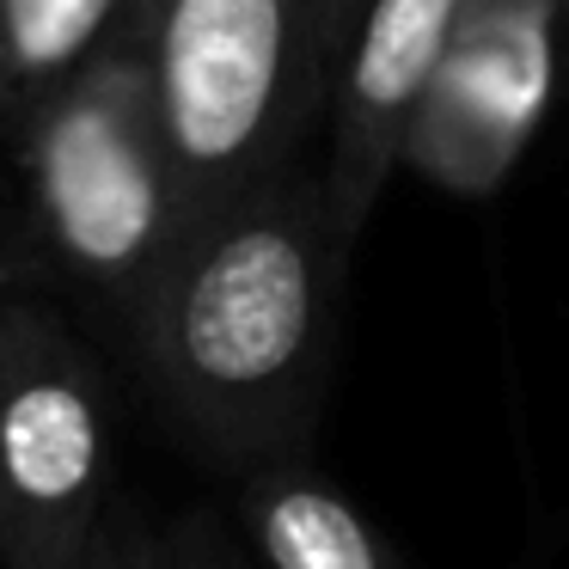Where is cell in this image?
Masks as SVG:
<instances>
[{
    "mask_svg": "<svg viewBox=\"0 0 569 569\" xmlns=\"http://www.w3.org/2000/svg\"><path fill=\"white\" fill-rule=\"evenodd\" d=\"M349 246L325 184L288 172L184 227L129 337L190 447L246 478L300 453L325 392Z\"/></svg>",
    "mask_w": 569,
    "mask_h": 569,
    "instance_id": "1",
    "label": "cell"
},
{
    "mask_svg": "<svg viewBox=\"0 0 569 569\" xmlns=\"http://www.w3.org/2000/svg\"><path fill=\"white\" fill-rule=\"evenodd\" d=\"M13 136L31 227L50 263L129 325L160 263L184 239L172 148L129 7L111 38L19 117Z\"/></svg>",
    "mask_w": 569,
    "mask_h": 569,
    "instance_id": "2",
    "label": "cell"
},
{
    "mask_svg": "<svg viewBox=\"0 0 569 569\" xmlns=\"http://www.w3.org/2000/svg\"><path fill=\"white\" fill-rule=\"evenodd\" d=\"M148 50L184 227L288 172V148L331 87L300 0H129Z\"/></svg>",
    "mask_w": 569,
    "mask_h": 569,
    "instance_id": "3",
    "label": "cell"
},
{
    "mask_svg": "<svg viewBox=\"0 0 569 569\" xmlns=\"http://www.w3.org/2000/svg\"><path fill=\"white\" fill-rule=\"evenodd\" d=\"M117 515L99 361L62 312L0 295V569H87Z\"/></svg>",
    "mask_w": 569,
    "mask_h": 569,
    "instance_id": "4",
    "label": "cell"
},
{
    "mask_svg": "<svg viewBox=\"0 0 569 569\" xmlns=\"http://www.w3.org/2000/svg\"><path fill=\"white\" fill-rule=\"evenodd\" d=\"M557 7L563 0H466L398 166L453 197H490L551 104Z\"/></svg>",
    "mask_w": 569,
    "mask_h": 569,
    "instance_id": "5",
    "label": "cell"
},
{
    "mask_svg": "<svg viewBox=\"0 0 569 569\" xmlns=\"http://www.w3.org/2000/svg\"><path fill=\"white\" fill-rule=\"evenodd\" d=\"M466 0H373L331 80V160L325 202L349 239L373 214L392 166L405 160V136L429 92L441 50L453 38Z\"/></svg>",
    "mask_w": 569,
    "mask_h": 569,
    "instance_id": "6",
    "label": "cell"
},
{
    "mask_svg": "<svg viewBox=\"0 0 569 569\" xmlns=\"http://www.w3.org/2000/svg\"><path fill=\"white\" fill-rule=\"evenodd\" d=\"M239 508L263 569H405L373 520L295 459L251 471Z\"/></svg>",
    "mask_w": 569,
    "mask_h": 569,
    "instance_id": "7",
    "label": "cell"
},
{
    "mask_svg": "<svg viewBox=\"0 0 569 569\" xmlns=\"http://www.w3.org/2000/svg\"><path fill=\"white\" fill-rule=\"evenodd\" d=\"M129 0H0V117L19 123L117 31Z\"/></svg>",
    "mask_w": 569,
    "mask_h": 569,
    "instance_id": "8",
    "label": "cell"
},
{
    "mask_svg": "<svg viewBox=\"0 0 569 569\" xmlns=\"http://www.w3.org/2000/svg\"><path fill=\"white\" fill-rule=\"evenodd\" d=\"M153 569H239V557L209 515H184L166 532H153Z\"/></svg>",
    "mask_w": 569,
    "mask_h": 569,
    "instance_id": "9",
    "label": "cell"
},
{
    "mask_svg": "<svg viewBox=\"0 0 569 569\" xmlns=\"http://www.w3.org/2000/svg\"><path fill=\"white\" fill-rule=\"evenodd\" d=\"M300 7H307V38H312V62H319V80L331 87L373 0H300Z\"/></svg>",
    "mask_w": 569,
    "mask_h": 569,
    "instance_id": "10",
    "label": "cell"
},
{
    "mask_svg": "<svg viewBox=\"0 0 569 569\" xmlns=\"http://www.w3.org/2000/svg\"><path fill=\"white\" fill-rule=\"evenodd\" d=\"M87 569H153V532L117 502V515H111V527H104V539H99Z\"/></svg>",
    "mask_w": 569,
    "mask_h": 569,
    "instance_id": "11",
    "label": "cell"
}]
</instances>
